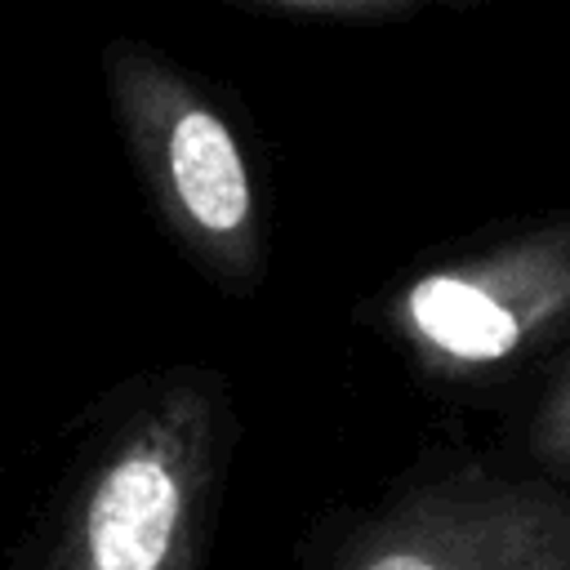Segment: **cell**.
Listing matches in <instances>:
<instances>
[{
	"label": "cell",
	"mask_w": 570,
	"mask_h": 570,
	"mask_svg": "<svg viewBox=\"0 0 570 570\" xmlns=\"http://www.w3.org/2000/svg\"><path fill=\"white\" fill-rule=\"evenodd\" d=\"M227 432L214 370L178 365L129 392L67 503L53 570H196Z\"/></svg>",
	"instance_id": "7a4b0ae2"
},
{
	"label": "cell",
	"mask_w": 570,
	"mask_h": 570,
	"mask_svg": "<svg viewBox=\"0 0 570 570\" xmlns=\"http://www.w3.org/2000/svg\"><path fill=\"white\" fill-rule=\"evenodd\" d=\"M107 111L165 240L227 298L267 276V191L240 111L142 36L98 53Z\"/></svg>",
	"instance_id": "6da1fadb"
},
{
	"label": "cell",
	"mask_w": 570,
	"mask_h": 570,
	"mask_svg": "<svg viewBox=\"0 0 570 570\" xmlns=\"http://www.w3.org/2000/svg\"><path fill=\"white\" fill-rule=\"evenodd\" d=\"M370 321L428 383L508 379L570 330V209L414 263Z\"/></svg>",
	"instance_id": "3957f363"
},
{
	"label": "cell",
	"mask_w": 570,
	"mask_h": 570,
	"mask_svg": "<svg viewBox=\"0 0 570 570\" xmlns=\"http://www.w3.org/2000/svg\"><path fill=\"white\" fill-rule=\"evenodd\" d=\"M272 13H298V18H330V22H401L428 9H476L490 0H236Z\"/></svg>",
	"instance_id": "5b68a950"
},
{
	"label": "cell",
	"mask_w": 570,
	"mask_h": 570,
	"mask_svg": "<svg viewBox=\"0 0 570 570\" xmlns=\"http://www.w3.org/2000/svg\"><path fill=\"white\" fill-rule=\"evenodd\" d=\"M338 570H570V499L459 468L405 490L347 543Z\"/></svg>",
	"instance_id": "277c9868"
},
{
	"label": "cell",
	"mask_w": 570,
	"mask_h": 570,
	"mask_svg": "<svg viewBox=\"0 0 570 570\" xmlns=\"http://www.w3.org/2000/svg\"><path fill=\"white\" fill-rule=\"evenodd\" d=\"M530 454L570 485V352L543 387V401L530 419Z\"/></svg>",
	"instance_id": "8992f818"
}]
</instances>
